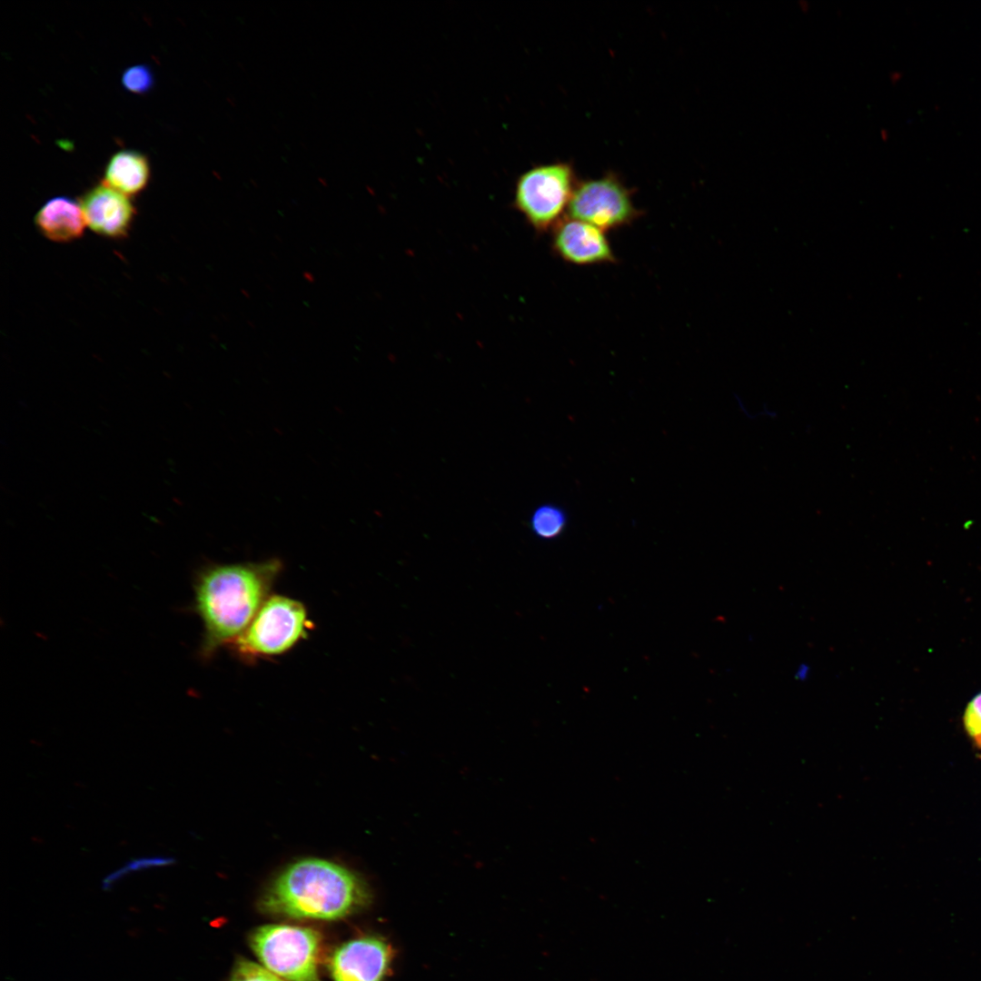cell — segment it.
Listing matches in <instances>:
<instances>
[{
  "label": "cell",
  "instance_id": "1",
  "mask_svg": "<svg viewBox=\"0 0 981 981\" xmlns=\"http://www.w3.org/2000/svg\"><path fill=\"white\" fill-rule=\"evenodd\" d=\"M282 569L280 560L269 559L210 564L197 571L192 610L203 626L199 648L203 660L210 659L222 647L232 645L243 633L269 598Z\"/></svg>",
  "mask_w": 981,
  "mask_h": 981
},
{
  "label": "cell",
  "instance_id": "6",
  "mask_svg": "<svg viewBox=\"0 0 981 981\" xmlns=\"http://www.w3.org/2000/svg\"><path fill=\"white\" fill-rule=\"evenodd\" d=\"M567 210L570 218L602 231L629 225L641 213L632 202V191L612 173L577 182Z\"/></svg>",
  "mask_w": 981,
  "mask_h": 981
},
{
  "label": "cell",
  "instance_id": "15",
  "mask_svg": "<svg viewBox=\"0 0 981 981\" xmlns=\"http://www.w3.org/2000/svg\"><path fill=\"white\" fill-rule=\"evenodd\" d=\"M173 860L167 857H141L131 860L126 866L109 875L103 882V888L109 889L118 879L131 871H137L155 866H166Z\"/></svg>",
  "mask_w": 981,
  "mask_h": 981
},
{
  "label": "cell",
  "instance_id": "7",
  "mask_svg": "<svg viewBox=\"0 0 981 981\" xmlns=\"http://www.w3.org/2000/svg\"><path fill=\"white\" fill-rule=\"evenodd\" d=\"M392 951L383 940L363 936L340 946L330 960L333 981H382L391 962Z\"/></svg>",
  "mask_w": 981,
  "mask_h": 981
},
{
  "label": "cell",
  "instance_id": "2",
  "mask_svg": "<svg viewBox=\"0 0 981 981\" xmlns=\"http://www.w3.org/2000/svg\"><path fill=\"white\" fill-rule=\"evenodd\" d=\"M369 899L368 887L358 874L329 860L305 858L277 876L261 907L274 916L337 920L362 908Z\"/></svg>",
  "mask_w": 981,
  "mask_h": 981
},
{
  "label": "cell",
  "instance_id": "3",
  "mask_svg": "<svg viewBox=\"0 0 981 981\" xmlns=\"http://www.w3.org/2000/svg\"><path fill=\"white\" fill-rule=\"evenodd\" d=\"M311 627L302 602L286 596L272 595L232 645L246 660L277 656L304 639Z\"/></svg>",
  "mask_w": 981,
  "mask_h": 981
},
{
  "label": "cell",
  "instance_id": "10",
  "mask_svg": "<svg viewBox=\"0 0 981 981\" xmlns=\"http://www.w3.org/2000/svg\"><path fill=\"white\" fill-rule=\"evenodd\" d=\"M35 223L45 238L56 243L80 238L86 225L81 205L66 196H56L45 203L36 213Z\"/></svg>",
  "mask_w": 981,
  "mask_h": 981
},
{
  "label": "cell",
  "instance_id": "17",
  "mask_svg": "<svg viewBox=\"0 0 981 981\" xmlns=\"http://www.w3.org/2000/svg\"><path fill=\"white\" fill-rule=\"evenodd\" d=\"M976 746H977V747L979 748V749L981 750V741H980V742H979V743H978V744H977Z\"/></svg>",
  "mask_w": 981,
  "mask_h": 981
},
{
  "label": "cell",
  "instance_id": "14",
  "mask_svg": "<svg viewBox=\"0 0 981 981\" xmlns=\"http://www.w3.org/2000/svg\"><path fill=\"white\" fill-rule=\"evenodd\" d=\"M124 87L134 94H145L154 85V74L149 66L137 64L127 68L122 77Z\"/></svg>",
  "mask_w": 981,
  "mask_h": 981
},
{
  "label": "cell",
  "instance_id": "5",
  "mask_svg": "<svg viewBox=\"0 0 981 981\" xmlns=\"http://www.w3.org/2000/svg\"><path fill=\"white\" fill-rule=\"evenodd\" d=\"M576 183L573 169L567 163L533 167L517 181L516 208L537 232H546L561 220Z\"/></svg>",
  "mask_w": 981,
  "mask_h": 981
},
{
  "label": "cell",
  "instance_id": "13",
  "mask_svg": "<svg viewBox=\"0 0 981 981\" xmlns=\"http://www.w3.org/2000/svg\"><path fill=\"white\" fill-rule=\"evenodd\" d=\"M230 981H284L265 966L240 959L233 966Z\"/></svg>",
  "mask_w": 981,
  "mask_h": 981
},
{
  "label": "cell",
  "instance_id": "8",
  "mask_svg": "<svg viewBox=\"0 0 981 981\" xmlns=\"http://www.w3.org/2000/svg\"><path fill=\"white\" fill-rule=\"evenodd\" d=\"M552 250L561 260L575 265L617 261L601 229L570 217L561 219L553 227Z\"/></svg>",
  "mask_w": 981,
  "mask_h": 981
},
{
  "label": "cell",
  "instance_id": "12",
  "mask_svg": "<svg viewBox=\"0 0 981 981\" xmlns=\"http://www.w3.org/2000/svg\"><path fill=\"white\" fill-rule=\"evenodd\" d=\"M567 515L558 506L544 504L538 507L530 518V529L540 539L558 538L565 530Z\"/></svg>",
  "mask_w": 981,
  "mask_h": 981
},
{
  "label": "cell",
  "instance_id": "16",
  "mask_svg": "<svg viewBox=\"0 0 981 981\" xmlns=\"http://www.w3.org/2000/svg\"><path fill=\"white\" fill-rule=\"evenodd\" d=\"M963 725L967 735L977 745L981 741V692L966 705L963 715Z\"/></svg>",
  "mask_w": 981,
  "mask_h": 981
},
{
  "label": "cell",
  "instance_id": "4",
  "mask_svg": "<svg viewBox=\"0 0 981 981\" xmlns=\"http://www.w3.org/2000/svg\"><path fill=\"white\" fill-rule=\"evenodd\" d=\"M250 944L263 965L283 980L321 981V937L313 929L265 925L253 932Z\"/></svg>",
  "mask_w": 981,
  "mask_h": 981
},
{
  "label": "cell",
  "instance_id": "9",
  "mask_svg": "<svg viewBox=\"0 0 981 981\" xmlns=\"http://www.w3.org/2000/svg\"><path fill=\"white\" fill-rule=\"evenodd\" d=\"M86 225L108 238H122L129 232L135 214L127 195L105 183L90 189L80 202Z\"/></svg>",
  "mask_w": 981,
  "mask_h": 981
},
{
  "label": "cell",
  "instance_id": "11",
  "mask_svg": "<svg viewBox=\"0 0 981 981\" xmlns=\"http://www.w3.org/2000/svg\"><path fill=\"white\" fill-rule=\"evenodd\" d=\"M150 177V165L144 154L134 150H122L110 158L104 183L129 196L142 192Z\"/></svg>",
  "mask_w": 981,
  "mask_h": 981
}]
</instances>
